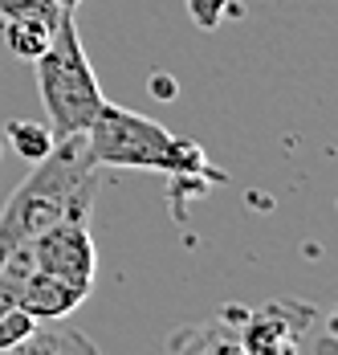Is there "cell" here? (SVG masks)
Segmentation results:
<instances>
[{"label": "cell", "mask_w": 338, "mask_h": 355, "mask_svg": "<svg viewBox=\"0 0 338 355\" xmlns=\"http://www.w3.org/2000/svg\"><path fill=\"white\" fill-rule=\"evenodd\" d=\"M86 298H90V286H78V282L57 278V274L33 270L25 278V286H21V294H17V306L33 322H57L66 319L69 311H78Z\"/></svg>", "instance_id": "52a82bcc"}, {"label": "cell", "mask_w": 338, "mask_h": 355, "mask_svg": "<svg viewBox=\"0 0 338 355\" xmlns=\"http://www.w3.org/2000/svg\"><path fill=\"white\" fill-rule=\"evenodd\" d=\"M53 4H57L62 12H78V4H82V0H53Z\"/></svg>", "instance_id": "5bb4252c"}, {"label": "cell", "mask_w": 338, "mask_h": 355, "mask_svg": "<svg viewBox=\"0 0 338 355\" xmlns=\"http://www.w3.org/2000/svg\"><path fill=\"white\" fill-rule=\"evenodd\" d=\"M0 155H4V135H0Z\"/></svg>", "instance_id": "9a60e30c"}, {"label": "cell", "mask_w": 338, "mask_h": 355, "mask_svg": "<svg viewBox=\"0 0 338 355\" xmlns=\"http://www.w3.org/2000/svg\"><path fill=\"white\" fill-rule=\"evenodd\" d=\"M188 8H192V21L200 29H216L224 17H240L244 12L237 0H188Z\"/></svg>", "instance_id": "7c38bea8"}, {"label": "cell", "mask_w": 338, "mask_h": 355, "mask_svg": "<svg viewBox=\"0 0 338 355\" xmlns=\"http://www.w3.org/2000/svg\"><path fill=\"white\" fill-rule=\"evenodd\" d=\"M29 249H33V270L57 274L66 282H78V286H90L94 290L98 249H94V237H90L86 220H57L41 237H33Z\"/></svg>", "instance_id": "5b68a950"}, {"label": "cell", "mask_w": 338, "mask_h": 355, "mask_svg": "<svg viewBox=\"0 0 338 355\" xmlns=\"http://www.w3.org/2000/svg\"><path fill=\"white\" fill-rule=\"evenodd\" d=\"M151 94H155L159 103H171V98H175V82H171L168 73H155V78H151Z\"/></svg>", "instance_id": "4fadbf2b"}, {"label": "cell", "mask_w": 338, "mask_h": 355, "mask_svg": "<svg viewBox=\"0 0 338 355\" xmlns=\"http://www.w3.org/2000/svg\"><path fill=\"white\" fill-rule=\"evenodd\" d=\"M86 147L98 168H139V172H163L175 184L192 180L196 188L224 184V172L208 164L200 143L171 135L163 123L127 110L118 103H102L94 123L86 127Z\"/></svg>", "instance_id": "7a4b0ae2"}, {"label": "cell", "mask_w": 338, "mask_h": 355, "mask_svg": "<svg viewBox=\"0 0 338 355\" xmlns=\"http://www.w3.org/2000/svg\"><path fill=\"white\" fill-rule=\"evenodd\" d=\"M12 17H33L45 25H57L62 8L53 0H0V21H12Z\"/></svg>", "instance_id": "8fae6325"}, {"label": "cell", "mask_w": 338, "mask_h": 355, "mask_svg": "<svg viewBox=\"0 0 338 355\" xmlns=\"http://www.w3.org/2000/svg\"><path fill=\"white\" fill-rule=\"evenodd\" d=\"M98 196V164L90 159L86 135L53 139L49 155L21 180L0 213V266L12 249L29 245L57 220H86Z\"/></svg>", "instance_id": "6da1fadb"}, {"label": "cell", "mask_w": 338, "mask_h": 355, "mask_svg": "<svg viewBox=\"0 0 338 355\" xmlns=\"http://www.w3.org/2000/svg\"><path fill=\"white\" fill-rule=\"evenodd\" d=\"M53 29H57V25H45V21H33V17H12V21H4V41H8V49H12L17 58L37 62V58L49 49Z\"/></svg>", "instance_id": "9c48e42d"}, {"label": "cell", "mask_w": 338, "mask_h": 355, "mask_svg": "<svg viewBox=\"0 0 338 355\" xmlns=\"http://www.w3.org/2000/svg\"><path fill=\"white\" fill-rule=\"evenodd\" d=\"M33 66H37V94H41V107L49 114L45 127L53 131V139L86 135V127L94 123V114L106 98H102L98 73L90 66L86 49H82L73 12H62L57 29L49 37V49Z\"/></svg>", "instance_id": "3957f363"}, {"label": "cell", "mask_w": 338, "mask_h": 355, "mask_svg": "<svg viewBox=\"0 0 338 355\" xmlns=\"http://www.w3.org/2000/svg\"><path fill=\"white\" fill-rule=\"evenodd\" d=\"M322 311L298 298H273L261 311H244L240 343L244 355H305L310 331L318 327Z\"/></svg>", "instance_id": "277c9868"}, {"label": "cell", "mask_w": 338, "mask_h": 355, "mask_svg": "<svg viewBox=\"0 0 338 355\" xmlns=\"http://www.w3.org/2000/svg\"><path fill=\"white\" fill-rule=\"evenodd\" d=\"M0 355H98V347H94V343H90V335H82L78 327L37 322L21 343L4 347Z\"/></svg>", "instance_id": "ba28073f"}, {"label": "cell", "mask_w": 338, "mask_h": 355, "mask_svg": "<svg viewBox=\"0 0 338 355\" xmlns=\"http://www.w3.org/2000/svg\"><path fill=\"white\" fill-rule=\"evenodd\" d=\"M240 319H244V306H220V315L212 319L179 327L168 339V355H244Z\"/></svg>", "instance_id": "8992f818"}, {"label": "cell", "mask_w": 338, "mask_h": 355, "mask_svg": "<svg viewBox=\"0 0 338 355\" xmlns=\"http://www.w3.org/2000/svg\"><path fill=\"white\" fill-rule=\"evenodd\" d=\"M0 135H4V143H12V151H17L21 159H29V164L45 159L49 147H53V131H49L45 123H33V119H12Z\"/></svg>", "instance_id": "30bf717a"}]
</instances>
